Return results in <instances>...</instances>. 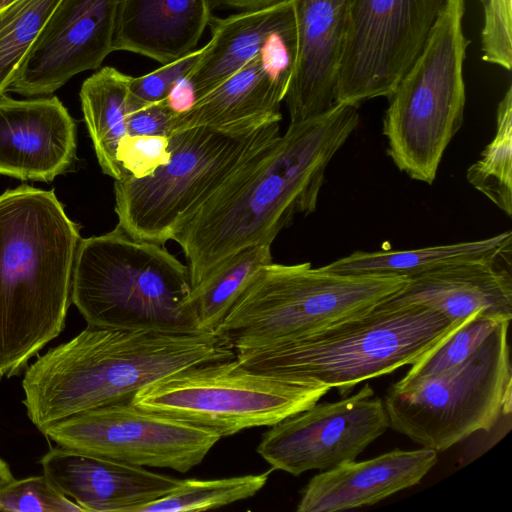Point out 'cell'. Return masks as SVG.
<instances>
[{
	"label": "cell",
	"mask_w": 512,
	"mask_h": 512,
	"mask_svg": "<svg viewBox=\"0 0 512 512\" xmlns=\"http://www.w3.org/2000/svg\"><path fill=\"white\" fill-rule=\"evenodd\" d=\"M358 106L290 122L271 148L239 171L176 234L192 288L242 249L270 244L297 214L316 210L325 170L357 128Z\"/></svg>",
	"instance_id": "obj_1"
},
{
	"label": "cell",
	"mask_w": 512,
	"mask_h": 512,
	"mask_svg": "<svg viewBox=\"0 0 512 512\" xmlns=\"http://www.w3.org/2000/svg\"><path fill=\"white\" fill-rule=\"evenodd\" d=\"M234 357V350L215 333L87 326L26 369L23 404L43 432L75 414L130 401L143 387L184 368Z\"/></svg>",
	"instance_id": "obj_2"
},
{
	"label": "cell",
	"mask_w": 512,
	"mask_h": 512,
	"mask_svg": "<svg viewBox=\"0 0 512 512\" xmlns=\"http://www.w3.org/2000/svg\"><path fill=\"white\" fill-rule=\"evenodd\" d=\"M80 239L53 190L0 195V378L18 375L63 331Z\"/></svg>",
	"instance_id": "obj_3"
},
{
	"label": "cell",
	"mask_w": 512,
	"mask_h": 512,
	"mask_svg": "<svg viewBox=\"0 0 512 512\" xmlns=\"http://www.w3.org/2000/svg\"><path fill=\"white\" fill-rule=\"evenodd\" d=\"M463 321L423 305L385 300L302 337L236 351L235 357L256 371L347 393L365 380L413 364Z\"/></svg>",
	"instance_id": "obj_4"
},
{
	"label": "cell",
	"mask_w": 512,
	"mask_h": 512,
	"mask_svg": "<svg viewBox=\"0 0 512 512\" xmlns=\"http://www.w3.org/2000/svg\"><path fill=\"white\" fill-rule=\"evenodd\" d=\"M188 266L161 244L120 227L81 238L71 301L88 326L163 333H203L191 301Z\"/></svg>",
	"instance_id": "obj_5"
},
{
	"label": "cell",
	"mask_w": 512,
	"mask_h": 512,
	"mask_svg": "<svg viewBox=\"0 0 512 512\" xmlns=\"http://www.w3.org/2000/svg\"><path fill=\"white\" fill-rule=\"evenodd\" d=\"M280 122L244 133L194 127L169 137V162L151 175L114 182L117 226L131 238L164 245L200 207L280 137Z\"/></svg>",
	"instance_id": "obj_6"
},
{
	"label": "cell",
	"mask_w": 512,
	"mask_h": 512,
	"mask_svg": "<svg viewBox=\"0 0 512 512\" xmlns=\"http://www.w3.org/2000/svg\"><path fill=\"white\" fill-rule=\"evenodd\" d=\"M407 280L272 262L254 273L214 333L234 352L277 345L365 312Z\"/></svg>",
	"instance_id": "obj_7"
},
{
	"label": "cell",
	"mask_w": 512,
	"mask_h": 512,
	"mask_svg": "<svg viewBox=\"0 0 512 512\" xmlns=\"http://www.w3.org/2000/svg\"><path fill=\"white\" fill-rule=\"evenodd\" d=\"M464 12V0H447L422 53L387 97V154L399 170L427 184L464 120Z\"/></svg>",
	"instance_id": "obj_8"
},
{
	"label": "cell",
	"mask_w": 512,
	"mask_h": 512,
	"mask_svg": "<svg viewBox=\"0 0 512 512\" xmlns=\"http://www.w3.org/2000/svg\"><path fill=\"white\" fill-rule=\"evenodd\" d=\"M510 320L502 321L463 363L409 385L394 383L383 403L389 427L442 452L511 412Z\"/></svg>",
	"instance_id": "obj_9"
},
{
	"label": "cell",
	"mask_w": 512,
	"mask_h": 512,
	"mask_svg": "<svg viewBox=\"0 0 512 512\" xmlns=\"http://www.w3.org/2000/svg\"><path fill=\"white\" fill-rule=\"evenodd\" d=\"M330 391L295 378L250 369L236 357L193 365L140 389L136 407L209 429L222 437L272 426Z\"/></svg>",
	"instance_id": "obj_10"
},
{
	"label": "cell",
	"mask_w": 512,
	"mask_h": 512,
	"mask_svg": "<svg viewBox=\"0 0 512 512\" xmlns=\"http://www.w3.org/2000/svg\"><path fill=\"white\" fill-rule=\"evenodd\" d=\"M447 0H350L335 103L388 97L422 53Z\"/></svg>",
	"instance_id": "obj_11"
},
{
	"label": "cell",
	"mask_w": 512,
	"mask_h": 512,
	"mask_svg": "<svg viewBox=\"0 0 512 512\" xmlns=\"http://www.w3.org/2000/svg\"><path fill=\"white\" fill-rule=\"evenodd\" d=\"M57 445L141 467L186 473L221 439L209 429L119 402L63 419L42 432Z\"/></svg>",
	"instance_id": "obj_12"
},
{
	"label": "cell",
	"mask_w": 512,
	"mask_h": 512,
	"mask_svg": "<svg viewBox=\"0 0 512 512\" xmlns=\"http://www.w3.org/2000/svg\"><path fill=\"white\" fill-rule=\"evenodd\" d=\"M257 453L274 470L299 476L355 460L389 428L383 400L365 384L335 402H316L270 426Z\"/></svg>",
	"instance_id": "obj_13"
},
{
	"label": "cell",
	"mask_w": 512,
	"mask_h": 512,
	"mask_svg": "<svg viewBox=\"0 0 512 512\" xmlns=\"http://www.w3.org/2000/svg\"><path fill=\"white\" fill-rule=\"evenodd\" d=\"M120 0H61L24 61L9 91L50 95L70 78L98 69L113 52Z\"/></svg>",
	"instance_id": "obj_14"
},
{
	"label": "cell",
	"mask_w": 512,
	"mask_h": 512,
	"mask_svg": "<svg viewBox=\"0 0 512 512\" xmlns=\"http://www.w3.org/2000/svg\"><path fill=\"white\" fill-rule=\"evenodd\" d=\"M296 37L297 34L286 38L254 57L215 89L195 100L187 110L177 113L173 133L200 126L244 133L280 122V106L295 59L272 51Z\"/></svg>",
	"instance_id": "obj_15"
},
{
	"label": "cell",
	"mask_w": 512,
	"mask_h": 512,
	"mask_svg": "<svg viewBox=\"0 0 512 512\" xmlns=\"http://www.w3.org/2000/svg\"><path fill=\"white\" fill-rule=\"evenodd\" d=\"M76 156V124L57 97H0V174L50 182Z\"/></svg>",
	"instance_id": "obj_16"
},
{
	"label": "cell",
	"mask_w": 512,
	"mask_h": 512,
	"mask_svg": "<svg viewBox=\"0 0 512 512\" xmlns=\"http://www.w3.org/2000/svg\"><path fill=\"white\" fill-rule=\"evenodd\" d=\"M40 464L52 484L84 512H137L166 497L181 481L59 445L45 453Z\"/></svg>",
	"instance_id": "obj_17"
},
{
	"label": "cell",
	"mask_w": 512,
	"mask_h": 512,
	"mask_svg": "<svg viewBox=\"0 0 512 512\" xmlns=\"http://www.w3.org/2000/svg\"><path fill=\"white\" fill-rule=\"evenodd\" d=\"M294 68L285 94L290 122L319 116L335 104L350 0H293Z\"/></svg>",
	"instance_id": "obj_18"
},
{
	"label": "cell",
	"mask_w": 512,
	"mask_h": 512,
	"mask_svg": "<svg viewBox=\"0 0 512 512\" xmlns=\"http://www.w3.org/2000/svg\"><path fill=\"white\" fill-rule=\"evenodd\" d=\"M437 462L429 448L400 450L320 472L301 491L297 512H334L373 505L418 484Z\"/></svg>",
	"instance_id": "obj_19"
},
{
	"label": "cell",
	"mask_w": 512,
	"mask_h": 512,
	"mask_svg": "<svg viewBox=\"0 0 512 512\" xmlns=\"http://www.w3.org/2000/svg\"><path fill=\"white\" fill-rule=\"evenodd\" d=\"M211 38L185 77L194 101L236 73L254 57L297 34L293 0L239 11L211 22Z\"/></svg>",
	"instance_id": "obj_20"
},
{
	"label": "cell",
	"mask_w": 512,
	"mask_h": 512,
	"mask_svg": "<svg viewBox=\"0 0 512 512\" xmlns=\"http://www.w3.org/2000/svg\"><path fill=\"white\" fill-rule=\"evenodd\" d=\"M387 301L423 305L452 321L479 311L511 320L512 277L500 261L462 263L408 279Z\"/></svg>",
	"instance_id": "obj_21"
},
{
	"label": "cell",
	"mask_w": 512,
	"mask_h": 512,
	"mask_svg": "<svg viewBox=\"0 0 512 512\" xmlns=\"http://www.w3.org/2000/svg\"><path fill=\"white\" fill-rule=\"evenodd\" d=\"M211 8V0H120L112 49L174 61L196 50Z\"/></svg>",
	"instance_id": "obj_22"
},
{
	"label": "cell",
	"mask_w": 512,
	"mask_h": 512,
	"mask_svg": "<svg viewBox=\"0 0 512 512\" xmlns=\"http://www.w3.org/2000/svg\"><path fill=\"white\" fill-rule=\"evenodd\" d=\"M512 232L475 241L429 246L409 250L355 251L323 269L344 274L389 275L414 278L448 266L509 260Z\"/></svg>",
	"instance_id": "obj_23"
},
{
	"label": "cell",
	"mask_w": 512,
	"mask_h": 512,
	"mask_svg": "<svg viewBox=\"0 0 512 512\" xmlns=\"http://www.w3.org/2000/svg\"><path fill=\"white\" fill-rule=\"evenodd\" d=\"M131 76L105 66L80 89L84 121L102 172L114 180L126 176L117 160L119 141L127 134Z\"/></svg>",
	"instance_id": "obj_24"
},
{
	"label": "cell",
	"mask_w": 512,
	"mask_h": 512,
	"mask_svg": "<svg viewBox=\"0 0 512 512\" xmlns=\"http://www.w3.org/2000/svg\"><path fill=\"white\" fill-rule=\"evenodd\" d=\"M272 262L270 244L250 246L231 256L192 288L191 301L200 330L214 333L254 273Z\"/></svg>",
	"instance_id": "obj_25"
},
{
	"label": "cell",
	"mask_w": 512,
	"mask_h": 512,
	"mask_svg": "<svg viewBox=\"0 0 512 512\" xmlns=\"http://www.w3.org/2000/svg\"><path fill=\"white\" fill-rule=\"evenodd\" d=\"M496 133L466 173L468 182L509 217L512 215V87L499 102Z\"/></svg>",
	"instance_id": "obj_26"
},
{
	"label": "cell",
	"mask_w": 512,
	"mask_h": 512,
	"mask_svg": "<svg viewBox=\"0 0 512 512\" xmlns=\"http://www.w3.org/2000/svg\"><path fill=\"white\" fill-rule=\"evenodd\" d=\"M273 470L220 479H181L170 494L140 507L137 512H200L227 506L256 495Z\"/></svg>",
	"instance_id": "obj_27"
},
{
	"label": "cell",
	"mask_w": 512,
	"mask_h": 512,
	"mask_svg": "<svg viewBox=\"0 0 512 512\" xmlns=\"http://www.w3.org/2000/svg\"><path fill=\"white\" fill-rule=\"evenodd\" d=\"M61 0H14L0 8V97Z\"/></svg>",
	"instance_id": "obj_28"
},
{
	"label": "cell",
	"mask_w": 512,
	"mask_h": 512,
	"mask_svg": "<svg viewBox=\"0 0 512 512\" xmlns=\"http://www.w3.org/2000/svg\"><path fill=\"white\" fill-rule=\"evenodd\" d=\"M504 320L476 312L467 317L437 345L411 364L410 370L397 385H409L423 378L444 373L463 363Z\"/></svg>",
	"instance_id": "obj_29"
},
{
	"label": "cell",
	"mask_w": 512,
	"mask_h": 512,
	"mask_svg": "<svg viewBox=\"0 0 512 512\" xmlns=\"http://www.w3.org/2000/svg\"><path fill=\"white\" fill-rule=\"evenodd\" d=\"M0 510L14 512H84L43 474L13 479L0 490Z\"/></svg>",
	"instance_id": "obj_30"
},
{
	"label": "cell",
	"mask_w": 512,
	"mask_h": 512,
	"mask_svg": "<svg viewBox=\"0 0 512 512\" xmlns=\"http://www.w3.org/2000/svg\"><path fill=\"white\" fill-rule=\"evenodd\" d=\"M200 49L163 64L140 77H131L129 83V112L141 106L167 100L173 89L195 65Z\"/></svg>",
	"instance_id": "obj_31"
},
{
	"label": "cell",
	"mask_w": 512,
	"mask_h": 512,
	"mask_svg": "<svg viewBox=\"0 0 512 512\" xmlns=\"http://www.w3.org/2000/svg\"><path fill=\"white\" fill-rule=\"evenodd\" d=\"M484 11L482 59L507 71L512 66V0H480Z\"/></svg>",
	"instance_id": "obj_32"
},
{
	"label": "cell",
	"mask_w": 512,
	"mask_h": 512,
	"mask_svg": "<svg viewBox=\"0 0 512 512\" xmlns=\"http://www.w3.org/2000/svg\"><path fill=\"white\" fill-rule=\"evenodd\" d=\"M116 156L126 175L144 178L169 162V138L126 134L119 141Z\"/></svg>",
	"instance_id": "obj_33"
},
{
	"label": "cell",
	"mask_w": 512,
	"mask_h": 512,
	"mask_svg": "<svg viewBox=\"0 0 512 512\" xmlns=\"http://www.w3.org/2000/svg\"><path fill=\"white\" fill-rule=\"evenodd\" d=\"M176 112L168 100L147 104L130 111L126 118L128 135L170 137Z\"/></svg>",
	"instance_id": "obj_34"
},
{
	"label": "cell",
	"mask_w": 512,
	"mask_h": 512,
	"mask_svg": "<svg viewBox=\"0 0 512 512\" xmlns=\"http://www.w3.org/2000/svg\"><path fill=\"white\" fill-rule=\"evenodd\" d=\"M285 0H211L213 7H226L239 11L265 8Z\"/></svg>",
	"instance_id": "obj_35"
},
{
	"label": "cell",
	"mask_w": 512,
	"mask_h": 512,
	"mask_svg": "<svg viewBox=\"0 0 512 512\" xmlns=\"http://www.w3.org/2000/svg\"><path fill=\"white\" fill-rule=\"evenodd\" d=\"M14 479L7 462L0 458V490Z\"/></svg>",
	"instance_id": "obj_36"
},
{
	"label": "cell",
	"mask_w": 512,
	"mask_h": 512,
	"mask_svg": "<svg viewBox=\"0 0 512 512\" xmlns=\"http://www.w3.org/2000/svg\"><path fill=\"white\" fill-rule=\"evenodd\" d=\"M12 1H14V0H0V8L9 4Z\"/></svg>",
	"instance_id": "obj_37"
}]
</instances>
